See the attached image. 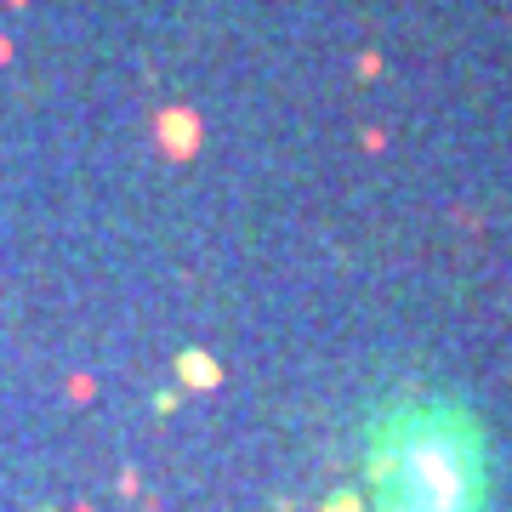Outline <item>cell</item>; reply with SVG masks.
Returning a JSON list of instances; mask_svg holds the SVG:
<instances>
[{
  "label": "cell",
  "instance_id": "cell-1",
  "mask_svg": "<svg viewBox=\"0 0 512 512\" xmlns=\"http://www.w3.org/2000/svg\"><path fill=\"white\" fill-rule=\"evenodd\" d=\"M365 484L376 512H490V439L456 399H393L370 416Z\"/></svg>",
  "mask_w": 512,
  "mask_h": 512
}]
</instances>
